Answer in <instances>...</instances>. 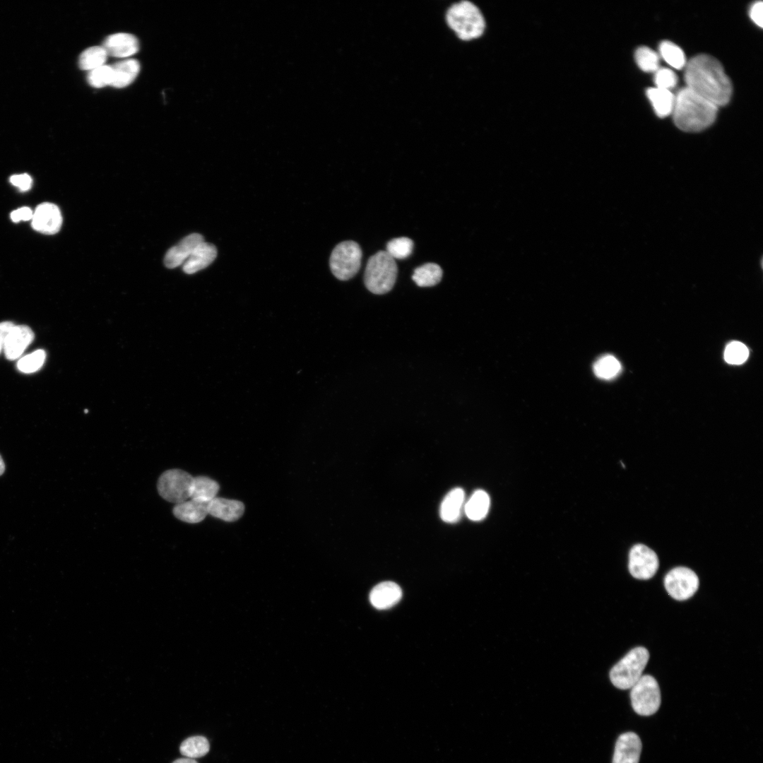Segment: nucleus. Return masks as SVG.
<instances>
[{"instance_id":"1","label":"nucleus","mask_w":763,"mask_h":763,"mask_svg":"<svg viewBox=\"0 0 763 763\" xmlns=\"http://www.w3.org/2000/svg\"><path fill=\"white\" fill-rule=\"evenodd\" d=\"M685 80L687 88L718 106L726 105L732 95V84L721 63L707 54H699L687 62Z\"/></svg>"},{"instance_id":"2","label":"nucleus","mask_w":763,"mask_h":763,"mask_svg":"<svg viewBox=\"0 0 763 763\" xmlns=\"http://www.w3.org/2000/svg\"><path fill=\"white\" fill-rule=\"evenodd\" d=\"M717 106L687 87L675 96L673 121L680 130L697 132L711 126L716 119Z\"/></svg>"},{"instance_id":"3","label":"nucleus","mask_w":763,"mask_h":763,"mask_svg":"<svg viewBox=\"0 0 763 763\" xmlns=\"http://www.w3.org/2000/svg\"><path fill=\"white\" fill-rule=\"evenodd\" d=\"M447 26L462 40L480 37L485 28V20L477 6L461 1L450 6L445 16Z\"/></svg>"},{"instance_id":"4","label":"nucleus","mask_w":763,"mask_h":763,"mask_svg":"<svg viewBox=\"0 0 763 763\" xmlns=\"http://www.w3.org/2000/svg\"><path fill=\"white\" fill-rule=\"evenodd\" d=\"M397 272L396 261L386 251H379L367 261L365 285L374 294H385L393 288Z\"/></svg>"},{"instance_id":"5","label":"nucleus","mask_w":763,"mask_h":763,"mask_svg":"<svg viewBox=\"0 0 763 763\" xmlns=\"http://www.w3.org/2000/svg\"><path fill=\"white\" fill-rule=\"evenodd\" d=\"M649 659L648 650L642 646L629 651L610 670L613 685L620 690L631 689L642 676Z\"/></svg>"},{"instance_id":"6","label":"nucleus","mask_w":763,"mask_h":763,"mask_svg":"<svg viewBox=\"0 0 763 763\" xmlns=\"http://www.w3.org/2000/svg\"><path fill=\"white\" fill-rule=\"evenodd\" d=\"M362 256V249L357 242L348 240L338 244L329 260L332 273L341 280L350 279L359 271Z\"/></svg>"},{"instance_id":"7","label":"nucleus","mask_w":763,"mask_h":763,"mask_svg":"<svg viewBox=\"0 0 763 763\" xmlns=\"http://www.w3.org/2000/svg\"><path fill=\"white\" fill-rule=\"evenodd\" d=\"M630 699L633 709L641 716L655 714L661 705V692L656 680L651 675H642L632 687Z\"/></svg>"},{"instance_id":"8","label":"nucleus","mask_w":763,"mask_h":763,"mask_svg":"<svg viewBox=\"0 0 763 763\" xmlns=\"http://www.w3.org/2000/svg\"><path fill=\"white\" fill-rule=\"evenodd\" d=\"M194 477L180 469L165 471L158 481L160 495L170 502L179 504L190 499V490Z\"/></svg>"},{"instance_id":"9","label":"nucleus","mask_w":763,"mask_h":763,"mask_svg":"<svg viewBox=\"0 0 763 763\" xmlns=\"http://www.w3.org/2000/svg\"><path fill=\"white\" fill-rule=\"evenodd\" d=\"M699 584V578L695 572L685 567L673 568L664 578L667 592L678 601L691 598L697 591Z\"/></svg>"},{"instance_id":"10","label":"nucleus","mask_w":763,"mask_h":763,"mask_svg":"<svg viewBox=\"0 0 763 763\" xmlns=\"http://www.w3.org/2000/svg\"><path fill=\"white\" fill-rule=\"evenodd\" d=\"M659 565L656 552L643 544L634 545L629 554V571L638 579L646 580L653 577Z\"/></svg>"},{"instance_id":"11","label":"nucleus","mask_w":763,"mask_h":763,"mask_svg":"<svg viewBox=\"0 0 763 763\" xmlns=\"http://www.w3.org/2000/svg\"><path fill=\"white\" fill-rule=\"evenodd\" d=\"M62 216L59 207L52 203L40 204L33 213L32 227L45 235H54L61 227Z\"/></svg>"},{"instance_id":"12","label":"nucleus","mask_w":763,"mask_h":763,"mask_svg":"<svg viewBox=\"0 0 763 763\" xmlns=\"http://www.w3.org/2000/svg\"><path fill=\"white\" fill-rule=\"evenodd\" d=\"M641 747V740L636 733L621 734L615 744L612 763H639Z\"/></svg>"},{"instance_id":"13","label":"nucleus","mask_w":763,"mask_h":763,"mask_svg":"<svg viewBox=\"0 0 763 763\" xmlns=\"http://www.w3.org/2000/svg\"><path fill=\"white\" fill-rule=\"evenodd\" d=\"M34 339V333L26 325H18L11 329L4 343L6 357L13 360L19 357Z\"/></svg>"},{"instance_id":"14","label":"nucleus","mask_w":763,"mask_h":763,"mask_svg":"<svg viewBox=\"0 0 763 763\" xmlns=\"http://www.w3.org/2000/svg\"><path fill=\"white\" fill-rule=\"evenodd\" d=\"M203 241V237L199 233L190 234L184 237L177 245L167 251L164 259L165 265L169 268L183 265L195 248Z\"/></svg>"},{"instance_id":"15","label":"nucleus","mask_w":763,"mask_h":763,"mask_svg":"<svg viewBox=\"0 0 763 763\" xmlns=\"http://www.w3.org/2000/svg\"><path fill=\"white\" fill-rule=\"evenodd\" d=\"M102 47L108 55L127 57L136 54L139 48L137 38L129 33H115L108 36Z\"/></svg>"},{"instance_id":"16","label":"nucleus","mask_w":763,"mask_h":763,"mask_svg":"<svg viewBox=\"0 0 763 763\" xmlns=\"http://www.w3.org/2000/svg\"><path fill=\"white\" fill-rule=\"evenodd\" d=\"M402 597L400 586L392 581L378 584L369 593L372 605L379 610H385L396 605Z\"/></svg>"},{"instance_id":"17","label":"nucleus","mask_w":763,"mask_h":763,"mask_svg":"<svg viewBox=\"0 0 763 763\" xmlns=\"http://www.w3.org/2000/svg\"><path fill=\"white\" fill-rule=\"evenodd\" d=\"M244 511V505L238 500L215 497L208 504V514L227 522L238 520Z\"/></svg>"},{"instance_id":"18","label":"nucleus","mask_w":763,"mask_h":763,"mask_svg":"<svg viewBox=\"0 0 763 763\" xmlns=\"http://www.w3.org/2000/svg\"><path fill=\"white\" fill-rule=\"evenodd\" d=\"M217 256V249L211 243L203 242L199 244L182 265L187 274L195 273L208 266Z\"/></svg>"},{"instance_id":"19","label":"nucleus","mask_w":763,"mask_h":763,"mask_svg":"<svg viewBox=\"0 0 763 763\" xmlns=\"http://www.w3.org/2000/svg\"><path fill=\"white\" fill-rule=\"evenodd\" d=\"M209 502L188 499L176 504L173 508L174 516L189 524H197L202 521L208 514Z\"/></svg>"},{"instance_id":"20","label":"nucleus","mask_w":763,"mask_h":763,"mask_svg":"<svg viewBox=\"0 0 763 763\" xmlns=\"http://www.w3.org/2000/svg\"><path fill=\"white\" fill-rule=\"evenodd\" d=\"M465 492L461 487L452 489L443 499L439 514L441 519L447 523H454L459 519L463 507Z\"/></svg>"},{"instance_id":"21","label":"nucleus","mask_w":763,"mask_h":763,"mask_svg":"<svg viewBox=\"0 0 763 763\" xmlns=\"http://www.w3.org/2000/svg\"><path fill=\"white\" fill-rule=\"evenodd\" d=\"M113 78L111 85L122 88L130 85L140 71L139 62L134 59L119 61L112 66Z\"/></svg>"},{"instance_id":"22","label":"nucleus","mask_w":763,"mask_h":763,"mask_svg":"<svg viewBox=\"0 0 763 763\" xmlns=\"http://www.w3.org/2000/svg\"><path fill=\"white\" fill-rule=\"evenodd\" d=\"M646 95L651 102L658 117L663 118L673 112L675 104V95L668 90L658 88H649Z\"/></svg>"},{"instance_id":"23","label":"nucleus","mask_w":763,"mask_h":763,"mask_svg":"<svg viewBox=\"0 0 763 763\" xmlns=\"http://www.w3.org/2000/svg\"><path fill=\"white\" fill-rule=\"evenodd\" d=\"M219 484L206 476H197L193 478L190 490V499L203 502H210L218 494Z\"/></svg>"},{"instance_id":"24","label":"nucleus","mask_w":763,"mask_h":763,"mask_svg":"<svg viewBox=\"0 0 763 763\" xmlns=\"http://www.w3.org/2000/svg\"><path fill=\"white\" fill-rule=\"evenodd\" d=\"M490 497L488 494L482 490H478L473 492L464 506L466 516L472 521H480L483 519L489 510Z\"/></svg>"},{"instance_id":"25","label":"nucleus","mask_w":763,"mask_h":763,"mask_svg":"<svg viewBox=\"0 0 763 763\" xmlns=\"http://www.w3.org/2000/svg\"><path fill=\"white\" fill-rule=\"evenodd\" d=\"M442 273L438 264L427 263L414 270L412 279L420 287H432L440 282Z\"/></svg>"},{"instance_id":"26","label":"nucleus","mask_w":763,"mask_h":763,"mask_svg":"<svg viewBox=\"0 0 763 763\" xmlns=\"http://www.w3.org/2000/svg\"><path fill=\"white\" fill-rule=\"evenodd\" d=\"M107 56L102 46H93L81 54L78 64L81 69L91 71L105 65Z\"/></svg>"},{"instance_id":"27","label":"nucleus","mask_w":763,"mask_h":763,"mask_svg":"<svg viewBox=\"0 0 763 763\" xmlns=\"http://www.w3.org/2000/svg\"><path fill=\"white\" fill-rule=\"evenodd\" d=\"M210 746L208 740L201 735H196L187 738L180 745L181 754L188 758H198L206 755L209 752Z\"/></svg>"},{"instance_id":"28","label":"nucleus","mask_w":763,"mask_h":763,"mask_svg":"<svg viewBox=\"0 0 763 763\" xmlns=\"http://www.w3.org/2000/svg\"><path fill=\"white\" fill-rule=\"evenodd\" d=\"M621 371V365L616 357L605 355L599 357L593 365L594 374L600 379H611Z\"/></svg>"},{"instance_id":"29","label":"nucleus","mask_w":763,"mask_h":763,"mask_svg":"<svg viewBox=\"0 0 763 763\" xmlns=\"http://www.w3.org/2000/svg\"><path fill=\"white\" fill-rule=\"evenodd\" d=\"M661 57L670 66L681 69L687 62L683 51L675 44L670 41H663L659 45Z\"/></svg>"},{"instance_id":"30","label":"nucleus","mask_w":763,"mask_h":763,"mask_svg":"<svg viewBox=\"0 0 763 763\" xmlns=\"http://www.w3.org/2000/svg\"><path fill=\"white\" fill-rule=\"evenodd\" d=\"M634 57L638 66L645 72H656L659 69V56L647 47H639Z\"/></svg>"},{"instance_id":"31","label":"nucleus","mask_w":763,"mask_h":763,"mask_svg":"<svg viewBox=\"0 0 763 763\" xmlns=\"http://www.w3.org/2000/svg\"><path fill=\"white\" fill-rule=\"evenodd\" d=\"M413 242L408 237L394 238L386 244V252L394 259H404L413 252Z\"/></svg>"},{"instance_id":"32","label":"nucleus","mask_w":763,"mask_h":763,"mask_svg":"<svg viewBox=\"0 0 763 763\" xmlns=\"http://www.w3.org/2000/svg\"><path fill=\"white\" fill-rule=\"evenodd\" d=\"M45 357L46 353L43 350H37L20 359L17 367L23 373L35 372L42 367Z\"/></svg>"},{"instance_id":"33","label":"nucleus","mask_w":763,"mask_h":763,"mask_svg":"<svg viewBox=\"0 0 763 763\" xmlns=\"http://www.w3.org/2000/svg\"><path fill=\"white\" fill-rule=\"evenodd\" d=\"M749 356L747 346L739 341H732L727 345L724 351L726 362L731 365H740L746 361Z\"/></svg>"},{"instance_id":"34","label":"nucleus","mask_w":763,"mask_h":763,"mask_svg":"<svg viewBox=\"0 0 763 763\" xmlns=\"http://www.w3.org/2000/svg\"><path fill=\"white\" fill-rule=\"evenodd\" d=\"M113 70L112 66L103 65L90 71L88 74L89 84L95 88H102L112 84Z\"/></svg>"},{"instance_id":"35","label":"nucleus","mask_w":763,"mask_h":763,"mask_svg":"<svg viewBox=\"0 0 763 763\" xmlns=\"http://www.w3.org/2000/svg\"><path fill=\"white\" fill-rule=\"evenodd\" d=\"M654 82L656 88L670 90L676 85L678 78L671 69L661 68L655 73Z\"/></svg>"},{"instance_id":"36","label":"nucleus","mask_w":763,"mask_h":763,"mask_svg":"<svg viewBox=\"0 0 763 763\" xmlns=\"http://www.w3.org/2000/svg\"><path fill=\"white\" fill-rule=\"evenodd\" d=\"M10 182L21 191H28L32 186V179L28 174L15 175L11 177Z\"/></svg>"},{"instance_id":"37","label":"nucleus","mask_w":763,"mask_h":763,"mask_svg":"<svg viewBox=\"0 0 763 763\" xmlns=\"http://www.w3.org/2000/svg\"><path fill=\"white\" fill-rule=\"evenodd\" d=\"M33 212L28 207H22L13 211L11 213V218L13 222H19L20 220H29L32 218Z\"/></svg>"},{"instance_id":"38","label":"nucleus","mask_w":763,"mask_h":763,"mask_svg":"<svg viewBox=\"0 0 763 763\" xmlns=\"http://www.w3.org/2000/svg\"><path fill=\"white\" fill-rule=\"evenodd\" d=\"M762 10L763 4L762 1H757L753 4L750 10L751 19L760 28H762Z\"/></svg>"},{"instance_id":"39","label":"nucleus","mask_w":763,"mask_h":763,"mask_svg":"<svg viewBox=\"0 0 763 763\" xmlns=\"http://www.w3.org/2000/svg\"><path fill=\"white\" fill-rule=\"evenodd\" d=\"M14 326V324L11 321H4L0 323V352L4 346L6 338Z\"/></svg>"},{"instance_id":"40","label":"nucleus","mask_w":763,"mask_h":763,"mask_svg":"<svg viewBox=\"0 0 763 763\" xmlns=\"http://www.w3.org/2000/svg\"><path fill=\"white\" fill-rule=\"evenodd\" d=\"M172 763H197L196 761L191 758H180L174 761Z\"/></svg>"},{"instance_id":"41","label":"nucleus","mask_w":763,"mask_h":763,"mask_svg":"<svg viewBox=\"0 0 763 763\" xmlns=\"http://www.w3.org/2000/svg\"><path fill=\"white\" fill-rule=\"evenodd\" d=\"M4 469H5V465H4V461H3L2 458H1V456H0V475L4 473Z\"/></svg>"}]
</instances>
